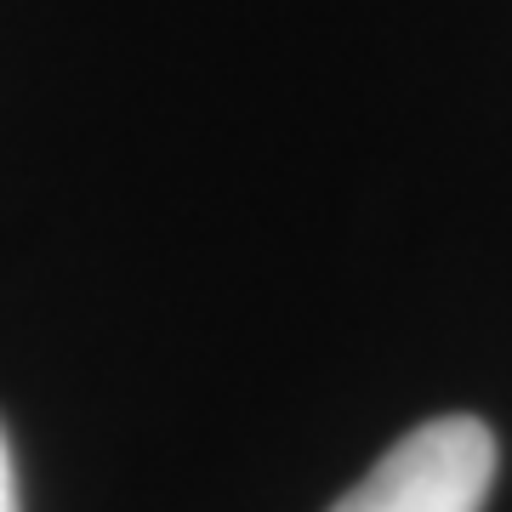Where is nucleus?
<instances>
[{
    "instance_id": "obj_2",
    "label": "nucleus",
    "mask_w": 512,
    "mask_h": 512,
    "mask_svg": "<svg viewBox=\"0 0 512 512\" xmlns=\"http://www.w3.org/2000/svg\"><path fill=\"white\" fill-rule=\"evenodd\" d=\"M0 512H18V478H12V456H6V433H0Z\"/></svg>"
},
{
    "instance_id": "obj_1",
    "label": "nucleus",
    "mask_w": 512,
    "mask_h": 512,
    "mask_svg": "<svg viewBox=\"0 0 512 512\" xmlns=\"http://www.w3.org/2000/svg\"><path fill=\"white\" fill-rule=\"evenodd\" d=\"M495 484V433L478 416H439L404 433L330 512H478Z\"/></svg>"
}]
</instances>
